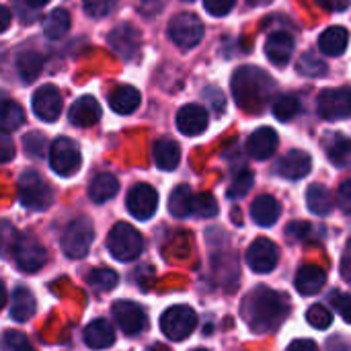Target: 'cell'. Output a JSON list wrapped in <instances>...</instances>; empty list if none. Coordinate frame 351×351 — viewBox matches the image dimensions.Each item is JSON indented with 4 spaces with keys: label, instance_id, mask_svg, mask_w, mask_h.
Returning <instances> with one entry per match:
<instances>
[{
    "label": "cell",
    "instance_id": "52a82bcc",
    "mask_svg": "<svg viewBox=\"0 0 351 351\" xmlns=\"http://www.w3.org/2000/svg\"><path fill=\"white\" fill-rule=\"evenodd\" d=\"M10 255L14 265L27 274H33L47 263V251L33 234H19L10 249Z\"/></svg>",
    "mask_w": 351,
    "mask_h": 351
},
{
    "label": "cell",
    "instance_id": "5bb4252c",
    "mask_svg": "<svg viewBox=\"0 0 351 351\" xmlns=\"http://www.w3.org/2000/svg\"><path fill=\"white\" fill-rule=\"evenodd\" d=\"M113 319L117 323V327L121 329V333L134 337L140 335L146 329V313L132 300H117L113 304Z\"/></svg>",
    "mask_w": 351,
    "mask_h": 351
},
{
    "label": "cell",
    "instance_id": "484cf974",
    "mask_svg": "<svg viewBox=\"0 0 351 351\" xmlns=\"http://www.w3.org/2000/svg\"><path fill=\"white\" fill-rule=\"evenodd\" d=\"M117 191H119V181L111 173L97 175L88 185V197L95 204H105V202L113 199L117 195Z\"/></svg>",
    "mask_w": 351,
    "mask_h": 351
},
{
    "label": "cell",
    "instance_id": "74e56055",
    "mask_svg": "<svg viewBox=\"0 0 351 351\" xmlns=\"http://www.w3.org/2000/svg\"><path fill=\"white\" fill-rule=\"evenodd\" d=\"M191 214L199 218H214L218 214V204L212 193H197L191 202Z\"/></svg>",
    "mask_w": 351,
    "mask_h": 351
},
{
    "label": "cell",
    "instance_id": "ee69618b",
    "mask_svg": "<svg viewBox=\"0 0 351 351\" xmlns=\"http://www.w3.org/2000/svg\"><path fill=\"white\" fill-rule=\"evenodd\" d=\"M19 232L14 230V226L6 220H0V255H8L14 241H16Z\"/></svg>",
    "mask_w": 351,
    "mask_h": 351
},
{
    "label": "cell",
    "instance_id": "7402d4cb",
    "mask_svg": "<svg viewBox=\"0 0 351 351\" xmlns=\"http://www.w3.org/2000/svg\"><path fill=\"white\" fill-rule=\"evenodd\" d=\"M280 214H282V206L274 195H259L251 206V218L261 228L274 226L278 222Z\"/></svg>",
    "mask_w": 351,
    "mask_h": 351
},
{
    "label": "cell",
    "instance_id": "ac0fdd59",
    "mask_svg": "<svg viewBox=\"0 0 351 351\" xmlns=\"http://www.w3.org/2000/svg\"><path fill=\"white\" fill-rule=\"evenodd\" d=\"M278 144H280V138H278L276 130L263 125V128L255 130L249 136V140H247V152L255 160H265V158L274 156V152L278 150Z\"/></svg>",
    "mask_w": 351,
    "mask_h": 351
},
{
    "label": "cell",
    "instance_id": "277c9868",
    "mask_svg": "<svg viewBox=\"0 0 351 351\" xmlns=\"http://www.w3.org/2000/svg\"><path fill=\"white\" fill-rule=\"evenodd\" d=\"M107 249L117 261H134L144 251V239L132 224L117 222L107 234Z\"/></svg>",
    "mask_w": 351,
    "mask_h": 351
},
{
    "label": "cell",
    "instance_id": "6da1fadb",
    "mask_svg": "<svg viewBox=\"0 0 351 351\" xmlns=\"http://www.w3.org/2000/svg\"><path fill=\"white\" fill-rule=\"evenodd\" d=\"M276 80L257 66H241L232 74V95L241 109L259 113L276 95Z\"/></svg>",
    "mask_w": 351,
    "mask_h": 351
},
{
    "label": "cell",
    "instance_id": "7c38bea8",
    "mask_svg": "<svg viewBox=\"0 0 351 351\" xmlns=\"http://www.w3.org/2000/svg\"><path fill=\"white\" fill-rule=\"evenodd\" d=\"M107 41L111 45V49L125 62L134 60L140 51V45H142V35L140 31L130 25V23H121L117 27L111 29V33L107 35Z\"/></svg>",
    "mask_w": 351,
    "mask_h": 351
},
{
    "label": "cell",
    "instance_id": "603a6c76",
    "mask_svg": "<svg viewBox=\"0 0 351 351\" xmlns=\"http://www.w3.org/2000/svg\"><path fill=\"white\" fill-rule=\"evenodd\" d=\"M152 158L160 171H175L181 162V148L175 140L160 138L152 146Z\"/></svg>",
    "mask_w": 351,
    "mask_h": 351
},
{
    "label": "cell",
    "instance_id": "680465c9",
    "mask_svg": "<svg viewBox=\"0 0 351 351\" xmlns=\"http://www.w3.org/2000/svg\"><path fill=\"white\" fill-rule=\"evenodd\" d=\"M185 2H193V0H185Z\"/></svg>",
    "mask_w": 351,
    "mask_h": 351
},
{
    "label": "cell",
    "instance_id": "ffe728a7",
    "mask_svg": "<svg viewBox=\"0 0 351 351\" xmlns=\"http://www.w3.org/2000/svg\"><path fill=\"white\" fill-rule=\"evenodd\" d=\"M294 53V37L286 31H276L267 37L265 41V56L269 58L271 64L284 66L290 62Z\"/></svg>",
    "mask_w": 351,
    "mask_h": 351
},
{
    "label": "cell",
    "instance_id": "ba28073f",
    "mask_svg": "<svg viewBox=\"0 0 351 351\" xmlns=\"http://www.w3.org/2000/svg\"><path fill=\"white\" fill-rule=\"evenodd\" d=\"M169 37L181 49H193L204 39V23L195 12H177L169 23Z\"/></svg>",
    "mask_w": 351,
    "mask_h": 351
},
{
    "label": "cell",
    "instance_id": "44dd1931",
    "mask_svg": "<svg viewBox=\"0 0 351 351\" xmlns=\"http://www.w3.org/2000/svg\"><path fill=\"white\" fill-rule=\"evenodd\" d=\"M327 284V274L323 267L319 265H304L298 269L294 286L298 290V294L302 296H315L323 290V286Z\"/></svg>",
    "mask_w": 351,
    "mask_h": 351
},
{
    "label": "cell",
    "instance_id": "6f0895ef",
    "mask_svg": "<svg viewBox=\"0 0 351 351\" xmlns=\"http://www.w3.org/2000/svg\"><path fill=\"white\" fill-rule=\"evenodd\" d=\"M193 351H208V350H193Z\"/></svg>",
    "mask_w": 351,
    "mask_h": 351
},
{
    "label": "cell",
    "instance_id": "30bf717a",
    "mask_svg": "<svg viewBox=\"0 0 351 351\" xmlns=\"http://www.w3.org/2000/svg\"><path fill=\"white\" fill-rule=\"evenodd\" d=\"M317 111L327 121H341L351 115V93L348 86L327 88L317 99Z\"/></svg>",
    "mask_w": 351,
    "mask_h": 351
},
{
    "label": "cell",
    "instance_id": "8992f818",
    "mask_svg": "<svg viewBox=\"0 0 351 351\" xmlns=\"http://www.w3.org/2000/svg\"><path fill=\"white\" fill-rule=\"evenodd\" d=\"M197 327V315L185 304L171 306L160 317V331L171 341H185Z\"/></svg>",
    "mask_w": 351,
    "mask_h": 351
},
{
    "label": "cell",
    "instance_id": "bcb514c9",
    "mask_svg": "<svg viewBox=\"0 0 351 351\" xmlns=\"http://www.w3.org/2000/svg\"><path fill=\"white\" fill-rule=\"evenodd\" d=\"M14 158V142L8 136V132L0 130V165L10 162Z\"/></svg>",
    "mask_w": 351,
    "mask_h": 351
},
{
    "label": "cell",
    "instance_id": "f35d334b",
    "mask_svg": "<svg viewBox=\"0 0 351 351\" xmlns=\"http://www.w3.org/2000/svg\"><path fill=\"white\" fill-rule=\"evenodd\" d=\"M0 351H35L31 341L19 331H4L0 335Z\"/></svg>",
    "mask_w": 351,
    "mask_h": 351
},
{
    "label": "cell",
    "instance_id": "9a60e30c",
    "mask_svg": "<svg viewBox=\"0 0 351 351\" xmlns=\"http://www.w3.org/2000/svg\"><path fill=\"white\" fill-rule=\"evenodd\" d=\"M278 259V247L269 239H257L247 251V263L255 274H269L271 269H276Z\"/></svg>",
    "mask_w": 351,
    "mask_h": 351
},
{
    "label": "cell",
    "instance_id": "f6af8a7d",
    "mask_svg": "<svg viewBox=\"0 0 351 351\" xmlns=\"http://www.w3.org/2000/svg\"><path fill=\"white\" fill-rule=\"evenodd\" d=\"M237 0H204V8L212 16H226L234 8Z\"/></svg>",
    "mask_w": 351,
    "mask_h": 351
},
{
    "label": "cell",
    "instance_id": "7bdbcfd3",
    "mask_svg": "<svg viewBox=\"0 0 351 351\" xmlns=\"http://www.w3.org/2000/svg\"><path fill=\"white\" fill-rule=\"evenodd\" d=\"M117 0H82V8L93 19H103L115 8Z\"/></svg>",
    "mask_w": 351,
    "mask_h": 351
},
{
    "label": "cell",
    "instance_id": "816d5d0a",
    "mask_svg": "<svg viewBox=\"0 0 351 351\" xmlns=\"http://www.w3.org/2000/svg\"><path fill=\"white\" fill-rule=\"evenodd\" d=\"M333 300H337V308L343 317V321L350 323V313H348V302H350V296L348 294H333Z\"/></svg>",
    "mask_w": 351,
    "mask_h": 351
},
{
    "label": "cell",
    "instance_id": "3957f363",
    "mask_svg": "<svg viewBox=\"0 0 351 351\" xmlns=\"http://www.w3.org/2000/svg\"><path fill=\"white\" fill-rule=\"evenodd\" d=\"M19 202L23 208L33 212H43L53 202V191L49 183L33 169L19 177Z\"/></svg>",
    "mask_w": 351,
    "mask_h": 351
},
{
    "label": "cell",
    "instance_id": "7dc6e473",
    "mask_svg": "<svg viewBox=\"0 0 351 351\" xmlns=\"http://www.w3.org/2000/svg\"><path fill=\"white\" fill-rule=\"evenodd\" d=\"M337 204L341 208L343 214L351 212V181H343L339 191H337Z\"/></svg>",
    "mask_w": 351,
    "mask_h": 351
},
{
    "label": "cell",
    "instance_id": "83f0119b",
    "mask_svg": "<svg viewBox=\"0 0 351 351\" xmlns=\"http://www.w3.org/2000/svg\"><path fill=\"white\" fill-rule=\"evenodd\" d=\"M348 41H350V35L346 27H329L319 37V47L327 56H341L348 49Z\"/></svg>",
    "mask_w": 351,
    "mask_h": 351
},
{
    "label": "cell",
    "instance_id": "f907efd6",
    "mask_svg": "<svg viewBox=\"0 0 351 351\" xmlns=\"http://www.w3.org/2000/svg\"><path fill=\"white\" fill-rule=\"evenodd\" d=\"M286 351H319V346L311 339H296L288 346Z\"/></svg>",
    "mask_w": 351,
    "mask_h": 351
},
{
    "label": "cell",
    "instance_id": "4316f807",
    "mask_svg": "<svg viewBox=\"0 0 351 351\" xmlns=\"http://www.w3.org/2000/svg\"><path fill=\"white\" fill-rule=\"evenodd\" d=\"M35 296L27 290V288H16L12 292V298H10V319L16 321V323H25L29 321L33 315H35Z\"/></svg>",
    "mask_w": 351,
    "mask_h": 351
},
{
    "label": "cell",
    "instance_id": "11a10c76",
    "mask_svg": "<svg viewBox=\"0 0 351 351\" xmlns=\"http://www.w3.org/2000/svg\"><path fill=\"white\" fill-rule=\"evenodd\" d=\"M19 2H23V4L29 6V8H41V6H45L49 0H19Z\"/></svg>",
    "mask_w": 351,
    "mask_h": 351
},
{
    "label": "cell",
    "instance_id": "d4e9b609",
    "mask_svg": "<svg viewBox=\"0 0 351 351\" xmlns=\"http://www.w3.org/2000/svg\"><path fill=\"white\" fill-rule=\"evenodd\" d=\"M140 105V93L138 88L130 86V84H121L117 86L111 95H109V107L115 111V113H121V115H130L138 109Z\"/></svg>",
    "mask_w": 351,
    "mask_h": 351
},
{
    "label": "cell",
    "instance_id": "5b68a950",
    "mask_svg": "<svg viewBox=\"0 0 351 351\" xmlns=\"http://www.w3.org/2000/svg\"><path fill=\"white\" fill-rule=\"evenodd\" d=\"M95 239V226L86 216L72 220L62 234V251L70 259H82Z\"/></svg>",
    "mask_w": 351,
    "mask_h": 351
},
{
    "label": "cell",
    "instance_id": "e575fe53",
    "mask_svg": "<svg viewBox=\"0 0 351 351\" xmlns=\"http://www.w3.org/2000/svg\"><path fill=\"white\" fill-rule=\"evenodd\" d=\"M296 70H298L302 76L319 78V76H325V74H327V64H325L315 51H306V53H302V58L298 60Z\"/></svg>",
    "mask_w": 351,
    "mask_h": 351
},
{
    "label": "cell",
    "instance_id": "b9f144b4",
    "mask_svg": "<svg viewBox=\"0 0 351 351\" xmlns=\"http://www.w3.org/2000/svg\"><path fill=\"white\" fill-rule=\"evenodd\" d=\"M23 148L31 158H41L45 154V138L39 132H29L23 138Z\"/></svg>",
    "mask_w": 351,
    "mask_h": 351
},
{
    "label": "cell",
    "instance_id": "cb8c5ba5",
    "mask_svg": "<svg viewBox=\"0 0 351 351\" xmlns=\"http://www.w3.org/2000/svg\"><path fill=\"white\" fill-rule=\"evenodd\" d=\"M84 343L90 350H107L115 343V331L105 319H97L84 329Z\"/></svg>",
    "mask_w": 351,
    "mask_h": 351
},
{
    "label": "cell",
    "instance_id": "d590c367",
    "mask_svg": "<svg viewBox=\"0 0 351 351\" xmlns=\"http://www.w3.org/2000/svg\"><path fill=\"white\" fill-rule=\"evenodd\" d=\"M86 282H88L95 290H99V292H109V290H113V288L117 286L119 278H117V274H115L113 269H109V267H97V269H93V271L88 274Z\"/></svg>",
    "mask_w": 351,
    "mask_h": 351
},
{
    "label": "cell",
    "instance_id": "4fadbf2b",
    "mask_svg": "<svg viewBox=\"0 0 351 351\" xmlns=\"http://www.w3.org/2000/svg\"><path fill=\"white\" fill-rule=\"evenodd\" d=\"M31 107L41 121L51 123L62 113V93L53 84H43L33 93Z\"/></svg>",
    "mask_w": 351,
    "mask_h": 351
},
{
    "label": "cell",
    "instance_id": "1f68e13d",
    "mask_svg": "<svg viewBox=\"0 0 351 351\" xmlns=\"http://www.w3.org/2000/svg\"><path fill=\"white\" fill-rule=\"evenodd\" d=\"M325 148H327V156H329V160L335 165V167H348L350 165V140L343 136V134H331L329 138H327V144H325Z\"/></svg>",
    "mask_w": 351,
    "mask_h": 351
},
{
    "label": "cell",
    "instance_id": "836d02e7",
    "mask_svg": "<svg viewBox=\"0 0 351 351\" xmlns=\"http://www.w3.org/2000/svg\"><path fill=\"white\" fill-rule=\"evenodd\" d=\"M191 202H193V193L189 185H177L169 197V212L175 218H185L191 214Z\"/></svg>",
    "mask_w": 351,
    "mask_h": 351
},
{
    "label": "cell",
    "instance_id": "7a4b0ae2",
    "mask_svg": "<svg viewBox=\"0 0 351 351\" xmlns=\"http://www.w3.org/2000/svg\"><path fill=\"white\" fill-rule=\"evenodd\" d=\"M288 300L269 290V288H257L253 290L243 304V317L249 325V329L257 335L269 333L280 327V323L286 317Z\"/></svg>",
    "mask_w": 351,
    "mask_h": 351
},
{
    "label": "cell",
    "instance_id": "60d3db41",
    "mask_svg": "<svg viewBox=\"0 0 351 351\" xmlns=\"http://www.w3.org/2000/svg\"><path fill=\"white\" fill-rule=\"evenodd\" d=\"M306 321H308V325H311V327H315V329H319V331H325V329H329V327H331V323H333V315H331L323 304H315V306H311V308H308V313H306Z\"/></svg>",
    "mask_w": 351,
    "mask_h": 351
},
{
    "label": "cell",
    "instance_id": "8d00e7d4",
    "mask_svg": "<svg viewBox=\"0 0 351 351\" xmlns=\"http://www.w3.org/2000/svg\"><path fill=\"white\" fill-rule=\"evenodd\" d=\"M274 115L280 119V121H290L298 115L300 111V103L296 97H290V95H282L274 101Z\"/></svg>",
    "mask_w": 351,
    "mask_h": 351
},
{
    "label": "cell",
    "instance_id": "ab89813d",
    "mask_svg": "<svg viewBox=\"0 0 351 351\" xmlns=\"http://www.w3.org/2000/svg\"><path fill=\"white\" fill-rule=\"evenodd\" d=\"M253 183H255V175H253L251 171L243 169V171L234 177V181H232V185H230V189H228V197H230V199L245 197V195L251 191Z\"/></svg>",
    "mask_w": 351,
    "mask_h": 351
},
{
    "label": "cell",
    "instance_id": "f1b7e54d",
    "mask_svg": "<svg viewBox=\"0 0 351 351\" xmlns=\"http://www.w3.org/2000/svg\"><path fill=\"white\" fill-rule=\"evenodd\" d=\"M43 68V56L35 49H23L16 56V72L23 82H33Z\"/></svg>",
    "mask_w": 351,
    "mask_h": 351
},
{
    "label": "cell",
    "instance_id": "e0dca14e",
    "mask_svg": "<svg viewBox=\"0 0 351 351\" xmlns=\"http://www.w3.org/2000/svg\"><path fill=\"white\" fill-rule=\"evenodd\" d=\"M68 119L76 128H90V125H95L101 119V105H99V101L95 97H90V95L78 97L72 103L70 111H68Z\"/></svg>",
    "mask_w": 351,
    "mask_h": 351
},
{
    "label": "cell",
    "instance_id": "681fc988",
    "mask_svg": "<svg viewBox=\"0 0 351 351\" xmlns=\"http://www.w3.org/2000/svg\"><path fill=\"white\" fill-rule=\"evenodd\" d=\"M315 4H319L321 8L331 10V12H343V10H348L350 0H315Z\"/></svg>",
    "mask_w": 351,
    "mask_h": 351
},
{
    "label": "cell",
    "instance_id": "f5cc1de1",
    "mask_svg": "<svg viewBox=\"0 0 351 351\" xmlns=\"http://www.w3.org/2000/svg\"><path fill=\"white\" fill-rule=\"evenodd\" d=\"M10 21H12V14L6 6L0 4V33H4L8 27H10Z\"/></svg>",
    "mask_w": 351,
    "mask_h": 351
},
{
    "label": "cell",
    "instance_id": "c3c4849f",
    "mask_svg": "<svg viewBox=\"0 0 351 351\" xmlns=\"http://www.w3.org/2000/svg\"><path fill=\"white\" fill-rule=\"evenodd\" d=\"M204 97L214 105V109L220 113V111H224V95H222V90H218V88H214V86H208L206 90H204Z\"/></svg>",
    "mask_w": 351,
    "mask_h": 351
},
{
    "label": "cell",
    "instance_id": "d6a6232c",
    "mask_svg": "<svg viewBox=\"0 0 351 351\" xmlns=\"http://www.w3.org/2000/svg\"><path fill=\"white\" fill-rule=\"evenodd\" d=\"M70 29V14L66 8H56L43 19V33L47 39H60Z\"/></svg>",
    "mask_w": 351,
    "mask_h": 351
},
{
    "label": "cell",
    "instance_id": "d6986e66",
    "mask_svg": "<svg viewBox=\"0 0 351 351\" xmlns=\"http://www.w3.org/2000/svg\"><path fill=\"white\" fill-rule=\"evenodd\" d=\"M208 111L202 105H185L177 113V130L183 136H199L208 130Z\"/></svg>",
    "mask_w": 351,
    "mask_h": 351
},
{
    "label": "cell",
    "instance_id": "f546056e",
    "mask_svg": "<svg viewBox=\"0 0 351 351\" xmlns=\"http://www.w3.org/2000/svg\"><path fill=\"white\" fill-rule=\"evenodd\" d=\"M306 206L315 216H327L333 210V195L325 185H311L306 189Z\"/></svg>",
    "mask_w": 351,
    "mask_h": 351
},
{
    "label": "cell",
    "instance_id": "8fae6325",
    "mask_svg": "<svg viewBox=\"0 0 351 351\" xmlns=\"http://www.w3.org/2000/svg\"><path fill=\"white\" fill-rule=\"evenodd\" d=\"M125 208L136 220H150L158 208V193L148 183H138L128 191Z\"/></svg>",
    "mask_w": 351,
    "mask_h": 351
},
{
    "label": "cell",
    "instance_id": "2e32d148",
    "mask_svg": "<svg viewBox=\"0 0 351 351\" xmlns=\"http://www.w3.org/2000/svg\"><path fill=\"white\" fill-rule=\"evenodd\" d=\"M311 169H313V158L304 150H290L276 165V173L284 179H290V181L304 179L311 173Z\"/></svg>",
    "mask_w": 351,
    "mask_h": 351
},
{
    "label": "cell",
    "instance_id": "9f6ffc18",
    "mask_svg": "<svg viewBox=\"0 0 351 351\" xmlns=\"http://www.w3.org/2000/svg\"><path fill=\"white\" fill-rule=\"evenodd\" d=\"M4 304H6V286L0 282V311L4 308Z\"/></svg>",
    "mask_w": 351,
    "mask_h": 351
},
{
    "label": "cell",
    "instance_id": "db71d44e",
    "mask_svg": "<svg viewBox=\"0 0 351 351\" xmlns=\"http://www.w3.org/2000/svg\"><path fill=\"white\" fill-rule=\"evenodd\" d=\"M341 276L346 282H350V251L343 253V265H341Z\"/></svg>",
    "mask_w": 351,
    "mask_h": 351
},
{
    "label": "cell",
    "instance_id": "9c48e42d",
    "mask_svg": "<svg viewBox=\"0 0 351 351\" xmlns=\"http://www.w3.org/2000/svg\"><path fill=\"white\" fill-rule=\"evenodd\" d=\"M82 165V154L76 142L70 138H56L49 148V167L60 177H72Z\"/></svg>",
    "mask_w": 351,
    "mask_h": 351
},
{
    "label": "cell",
    "instance_id": "4dcf8cb0",
    "mask_svg": "<svg viewBox=\"0 0 351 351\" xmlns=\"http://www.w3.org/2000/svg\"><path fill=\"white\" fill-rule=\"evenodd\" d=\"M23 121H25V111H23V107H21L16 101L4 97V99L0 101V130H4V132L19 130V128L23 125Z\"/></svg>",
    "mask_w": 351,
    "mask_h": 351
}]
</instances>
